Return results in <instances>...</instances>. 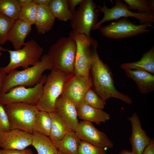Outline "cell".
Returning a JSON list of instances; mask_svg holds the SVG:
<instances>
[{"instance_id":"6da1fadb","label":"cell","mask_w":154,"mask_h":154,"mask_svg":"<svg viewBox=\"0 0 154 154\" xmlns=\"http://www.w3.org/2000/svg\"><path fill=\"white\" fill-rule=\"evenodd\" d=\"M90 70L92 76V86H93L94 91L103 101L105 102L113 98L127 104L133 103L130 97L116 89L112 73L108 65L99 58L97 49L94 53Z\"/></svg>"},{"instance_id":"7a4b0ae2","label":"cell","mask_w":154,"mask_h":154,"mask_svg":"<svg viewBox=\"0 0 154 154\" xmlns=\"http://www.w3.org/2000/svg\"><path fill=\"white\" fill-rule=\"evenodd\" d=\"M52 69L49 57L47 54H44L36 64L21 70L15 69L7 74L0 93H6L12 88L18 86H34L39 82L44 71Z\"/></svg>"},{"instance_id":"3957f363","label":"cell","mask_w":154,"mask_h":154,"mask_svg":"<svg viewBox=\"0 0 154 154\" xmlns=\"http://www.w3.org/2000/svg\"><path fill=\"white\" fill-rule=\"evenodd\" d=\"M71 76L60 70H51L43 86L42 95L35 105L39 111L48 113L56 112V102Z\"/></svg>"},{"instance_id":"277c9868","label":"cell","mask_w":154,"mask_h":154,"mask_svg":"<svg viewBox=\"0 0 154 154\" xmlns=\"http://www.w3.org/2000/svg\"><path fill=\"white\" fill-rule=\"evenodd\" d=\"M76 46L72 38L63 37L50 46L47 54L52 69L60 70L70 76L74 74Z\"/></svg>"},{"instance_id":"5b68a950","label":"cell","mask_w":154,"mask_h":154,"mask_svg":"<svg viewBox=\"0 0 154 154\" xmlns=\"http://www.w3.org/2000/svg\"><path fill=\"white\" fill-rule=\"evenodd\" d=\"M69 37L75 41L76 46L74 74L88 76L93 60V54L97 49V41L91 37L71 31Z\"/></svg>"},{"instance_id":"8992f818","label":"cell","mask_w":154,"mask_h":154,"mask_svg":"<svg viewBox=\"0 0 154 154\" xmlns=\"http://www.w3.org/2000/svg\"><path fill=\"white\" fill-rule=\"evenodd\" d=\"M7 51L9 54L10 61L1 69L8 74L19 67L24 69L36 64L40 61L43 50L35 40L32 39L25 42L20 49Z\"/></svg>"},{"instance_id":"52a82bcc","label":"cell","mask_w":154,"mask_h":154,"mask_svg":"<svg viewBox=\"0 0 154 154\" xmlns=\"http://www.w3.org/2000/svg\"><path fill=\"white\" fill-rule=\"evenodd\" d=\"M5 107L11 129H17L33 133L34 120L39 111L35 105L19 103Z\"/></svg>"},{"instance_id":"ba28073f","label":"cell","mask_w":154,"mask_h":154,"mask_svg":"<svg viewBox=\"0 0 154 154\" xmlns=\"http://www.w3.org/2000/svg\"><path fill=\"white\" fill-rule=\"evenodd\" d=\"M47 76L43 75L39 82L34 86H18L6 93H0V102L4 106L19 103L36 105L42 95Z\"/></svg>"},{"instance_id":"9c48e42d","label":"cell","mask_w":154,"mask_h":154,"mask_svg":"<svg viewBox=\"0 0 154 154\" xmlns=\"http://www.w3.org/2000/svg\"><path fill=\"white\" fill-rule=\"evenodd\" d=\"M97 7L94 1L84 0L73 14L70 20L72 30L91 37V31L98 22Z\"/></svg>"},{"instance_id":"30bf717a","label":"cell","mask_w":154,"mask_h":154,"mask_svg":"<svg viewBox=\"0 0 154 154\" xmlns=\"http://www.w3.org/2000/svg\"><path fill=\"white\" fill-rule=\"evenodd\" d=\"M151 24H134L127 18H121L103 27H101L99 31L104 37L113 39L130 38L148 33Z\"/></svg>"},{"instance_id":"8fae6325","label":"cell","mask_w":154,"mask_h":154,"mask_svg":"<svg viewBox=\"0 0 154 154\" xmlns=\"http://www.w3.org/2000/svg\"><path fill=\"white\" fill-rule=\"evenodd\" d=\"M98 8L103 13L104 16L92 31L99 29L103 23L107 21H116L123 18H134L139 21L140 24H151L154 22V14L133 12L129 9L126 4L120 0H116L115 5L110 8H108L105 2L103 7L98 6Z\"/></svg>"},{"instance_id":"7c38bea8","label":"cell","mask_w":154,"mask_h":154,"mask_svg":"<svg viewBox=\"0 0 154 154\" xmlns=\"http://www.w3.org/2000/svg\"><path fill=\"white\" fill-rule=\"evenodd\" d=\"M75 132L82 141L95 146L104 149L114 146L107 135L96 128L92 122L83 120L79 122Z\"/></svg>"},{"instance_id":"4fadbf2b","label":"cell","mask_w":154,"mask_h":154,"mask_svg":"<svg viewBox=\"0 0 154 154\" xmlns=\"http://www.w3.org/2000/svg\"><path fill=\"white\" fill-rule=\"evenodd\" d=\"M92 86L90 76H84L74 74L69 78L61 96L76 106L83 100L88 89Z\"/></svg>"},{"instance_id":"5bb4252c","label":"cell","mask_w":154,"mask_h":154,"mask_svg":"<svg viewBox=\"0 0 154 154\" xmlns=\"http://www.w3.org/2000/svg\"><path fill=\"white\" fill-rule=\"evenodd\" d=\"M33 133L17 129L3 132L0 147L5 149L22 150L31 145Z\"/></svg>"},{"instance_id":"9a60e30c","label":"cell","mask_w":154,"mask_h":154,"mask_svg":"<svg viewBox=\"0 0 154 154\" xmlns=\"http://www.w3.org/2000/svg\"><path fill=\"white\" fill-rule=\"evenodd\" d=\"M131 123L132 132L130 141L133 154H141L149 143L151 139L142 128L139 119L135 112L128 119Z\"/></svg>"},{"instance_id":"2e32d148","label":"cell","mask_w":154,"mask_h":154,"mask_svg":"<svg viewBox=\"0 0 154 154\" xmlns=\"http://www.w3.org/2000/svg\"><path fill=\"white\" fill-rule=\"evenodd\" d=\"M56 112L72 131H75L79 123L76 107L72 102L61 96L55 104Z\"/></svg>"},{"instance_id":"e0dca14e","label":"cell","mask_w":154,"mask_h":154,"mask_svg":"<svg viewBox=\"0 0 154 154\" xmlns=\"http://www.w3.org/2000/svg\"><path fill=\"white\" fill-rule=\"evenodd\" d=\"M31 25L17 19L9 31L7 40L12 44L15 50L20 49L25 39L31 31Z\"/></svg>"},{"instance_id":"ac0fdd59","label":"cell","mask_w":154,"mask_h":154,"mask_svg":"<svg viewBox=\"0 0 154 154\" xmlns=\"http://www.w3.org/2000/svg\"><path fill=\"white\" fill-rule=\"evenodd\" d=\"M78 117L83 121L93 122L97 125L110 119V115L102 110L96 109L86 104L83 100L76 106Z\"/></svg>"},{"instance_id":"d6986e66","label":"cell","mask_w":154,"mask_h":154,"mask_svg":"<svg viewBox=\"0 0 154 154\" xmlns=\"http://www.w3.org/2000/svg\"><path fill=\"white\" fill-rule=\"evenodd\" d=\"M126 75L136 83L140 92L146 94L154 90V76L147 71L138 70H124Z\"/></svg>"},{"instance_id":"ffe728a7","label":"cell","mask_w":154,"mask_h":154,"mask_svg":"<svg viewBox=\"0 0 154 154\" xmlns=\"http://www.w3.org/2000/svg\"><path fill=\"white\" fill-rule=\"evenodd\" d=\"M55 19L48 6L38 5L35 23L38 33L44 34L50 31L53 26Z\"/></svg>"},{"instance_id":"44dd1931","label":"cell","mask_w":154,"mask_h":154,"mask_svg":"<svg viewBox=\"0 0 154 154\" xmlns=\"http://www.w3.org/2000/svg\"><path fill=\"white\" fill-rule=\"evenodd\" d=\"M49 113L52 121L49 137L55 146L68 132L72 130L56 112Z\"/></svg>"},{"instance_id":"7402d4cb","label":"cell","mask_w":154,"mask_h":154,"mask_svg":"<svg viewBox=\"0 0 154 154\" xmlns=\"http://www.w3.org/2000/svg\"><path fill=\"white\" fill-rule=\"evenodd\" d=\"M121 68L125 70H144L154 74V47H152L144 53L138 61L123 63Z\"/></svg>"},{"instance_id":"603a6c76","label":"cell","mask_w":154,"mask_h":154,"mask_svg":"<svg viewBox=\"0 0 154 154\" xmlns=\"http://www.w3.org/2000/svg\"><path fill=\"white\" fill-rule=\"evenodd\" d=\"M81 141L75 131H71L55 147L62 154H78L79 147Z\"/></svg>"},{"instance_id":"cb8c5ba5","label":"cell","mask_w":154,"mask_h":154,"mask_svg":"<svg viewBox=\"0 0 154 154\" xmlns=\"http://www.w3.org/2000/svg\"><path fill=\"white\" fill-rule=\"evenodd\" d=\"M31 145L38 154H58V151L49 137L36 132L33 133Z\"/></svg>"},{"instance_id":"d4e9b609","label":"cell","mask_w":154,"mask_h":154,"mask_svg":"<svg viewBox=\"0 0 154 154\" xmlns=\"http://www.w3.org/2000/svg\"><path fill=\"white\" fill-rule=\"evenodd\" d=\"M48 6L54 17L60 21L65 22L72 18L67 0H51Z\"/></svg>"},{"instance_id":"484cf974","label":"cell","mask_w":154,"mask_h":154,"mask_svg":"<svg viewBox=\"0 0 154 154\" xmlns=\"http://www.w3.org/2000/svg\"><path fill=\"white\" fill-rule=\"evenodd\" d=\"M51 119L49 113L39 111L36 114L33 126V132L49 137L51 125Z\"/></svg>"},{"instance_id":"4316f807","label":"cell","mask_w":154,"mask_h":154,"mask_svg":"<svg viewBox=\"0 0 154 154\" xmlns=\"http://www.w3.org/2000/svg\"><path fill=\"white\" fill-rule=\"evenodd\" d=\"M21 8L18 0H0V12L16 20Z\"/></svg>"},{"instance_id":"83f0119b","label":"cell","mask_w":154,"mask_h":154,"mask_svg":"<svg viewBox=\"0 0 154 154\" xmlns=\"http://www.w3.org/2000/svg\"><path fill=\"white\" fill-rule=\"evenodd\" d=\"M38 5L31 2L22 7L18 19L31 25L35 24Z\"/></svg>"},{"instance_id":"f1b7e54d","label":"cell","mask_w":154,"mask_h":154,"mask_svg":"<svg viewBox=\"0 0 154 154\" xmlns=\"http://www.w3.org/2000/svg\"><path fill=\"white\" fill-rule=\"evenodd\" d=\"M87 105L96 109L102 110L106 105L103 101L91 88L86 92L82 100Z\"/></svg>"},{"instance_id":"f546056e","label":"cell","mask_w":154,"mask_h":154,"mask_svg":"<svg viewBox=\"0 0 154 154\" xmlns=\"http://www.w3.org/2000/svg\"><path fill=\"white\" fill-rule=\"evenodd\" d=\"M15 20L0 12V44H4L7 40V35Z\"/></svg>"},{"instance_id":"4dcf8cb0","label":"cell","mask_w":154,"mask_h":154,"mask_svg":"<svg viewBox=\"0 0 154 154\" xmlns=\"http://www.w3.org/2000/svg\"><path fill=\"white\" fill-rule=\"evenodd\" d=\"M130 10H137L138 13H152L148 6V0H124Z\"/></svg>"},{"instance_id":"1f68e13d","label":"cell","mask_w":154,"mask_h":154,"mask_svg":"<svg viewBox=\"0 0 154 154\" xmlns=\"http://www.w3.org/2000/svg\"><path fill=\"white\" fill-rule=\"evenodd\" d=\"M78 154H107L104 149L82 141L79 147Z\"/></svg>"},{"instance_id":"d6a6232c","label":"cell","mask_w":154,"mask_h":154,"mask_svg":"<svg viewBox=\"0 0 154 154\" xmlns=\"http://www.w3.org/2000/svg\"><path fill=\"white\" fill-rule=\"evenodd\" d=\"M0 128L3 132L11 129L8 117L5 106L0 102Z\"/></svg>"},{"instance_id":"836d02e7","label":"cell","mask_w":154,"mask_h":154,"mask_svg":"<svg viewBox=\"0 0 154 154\" xmlns=\"http://www.w3.org/2000/svg\"><path fill=\"white\" fill-rule=\"evenodd\" d=\"M0 154H33L30 149L25 148L22 150L0 149Z\"/></svg>"},{"instance_id":"e575fe53","label":"cell","mask_w":154,"mask_h":154,"mask_svg":"<svg viewBox=\"0 0 154 154\" xmlns=\"http://www.w3.org/2000/svg\"><path fill=\"white\" fill-rule=\"evenodd\" d=\"M69 8L73 14L75 12L76 6L80 5L84 0H67Z\"/></svg>"},{"instance_id":"d590c367","label":"cell","mask_w":154,"mask_h":154,"mask_svg":"<svg viewBox=\"0 0 154 154\" xmlns=\"http://www.w3.org/2000/svg\"><path fill=\"white\" fill-rule=\"evenodd\" d=\"M141 154H154V141L151 140L149 145L146 147Z\"/></svg>"},{"instance_id":"8d00e7d4","label":"cell","mask_w":154,"mask_h":154,"mask_svg":"<svg viewBox=\"0 0 154 154\" xmlns=\"http://www.w3.org/2000/svg\"><path fill=\"white\" fill-rule=\"evenodd\" d=\"M0 66V93L1 92L3 83L7 75V74L2 71Z\"/></svg>"},{"instance_id":"74e56055","label":"cell","mask_w":154,"mask_h":154,"mask_svg":"<svg viewBox=\"0 0 154 154\" xmlns=\"http://www.w3.org/2000/svg\"><path fill=\"white\" fill-rule=\"evenodd\" d=\"M50 1L51 0H32V2L37 5H42L48 6Z\"/></svg>"},{"instance_id":"f35d334b","label":"cell","mask_w":154,"mask_h":154,"mask_svg":"<svg viewBox=\"0 0 154 154\" xmlns=\"http://www.w3.org/2000/svg\"><path fill=\"white\" fill-rule=\"evenodd\" d=\"M148 6L151 12L154 13V1L153 0H148Z\"/></svg>"},{"instance_id":"ab89813d","label":"cell","mask_w":154,"mask_h":154,"mask_svg":"<svg viewBox=\"0 0 154 154\" xmlns=\"http://www.w3.org/2000/svg\"><path fill=\"white\" fill-rule=\"evenodd\" d=\"M21 7L26 4L32 2V0H18Z\"/></svg>"},{"instance_id":"60d3db41","label":"cell","mask_w":154,"mask_h":154,"mask_svg":"<svg viewBox=\"0 0 154 154\" xmlns=\"http://www.w3.org/2000/svg\"><path fill=\"white\" fill-rule=\"evenodd\" d=\"M119 154H133L131 152L127 150H123L119 152Z\"/></svg>"},{"instance_id":"b9f144b4","label":"cell","mask_w":154,"mask_h":154,"mask_svg":"<svg viewBox=\"0 0 154 154\" xmlns=\"http://www.w3.org/2000/svg\"><path fill=\"white\" fill-rule=\"evenodd\" d=\"M0 44V56H1L2 55V53L1 52V51H7V49H5L3 47H2Z\"/></svg>"},{"instance_id":"7bdbcfd3","label":"cell","mask_w":154,"mask_h":154,"mask_svg":"<svg viewBox=\"0 0 154 154\" xmlns=\"http://www.w3.org/2000/svg\"><path fill=\"white\" fill-rule=\"evenodd\" d=\"M3 132L2 131V130H1V129L0 128V141H1V137H2V134H3Z\"/></svg>"},{"instance_id":"ee69618b","label":"cell","mask_w":154,"mask_h":154,"mask_svg":"<svg viewBox=\"0 0 154 154\" xmlns=\"http://www.w3.org/2000/svg\"><path fill=\"white\" fill-rule=\"evenodd\" d=\"M58 154H62L59 152L58 151Z\"/></svg>"},{"instance_id":"f6af8a7d","label":"cell","mask_w":154,"mask_h":154,"mask_svg":"<svg viewBox=\"0 0 154 154\" xmlns=\"http://www.w3.org/2000/svg\"></svg>"}]
</instances>
